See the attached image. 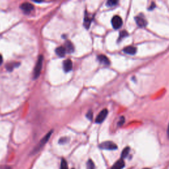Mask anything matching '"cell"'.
<instances>
[{"label":"cell","instance_id":"24","mask_svg":"<svg viewBox=\"0 0 169 169\" xmlns=\"http://www.w3.org/2000/svg\"><path fill=\"white\" fill-rule=\"evenodd\" d=\"M167 136H168V137L169 138V124H168V129H167Z\"/></svg>","mask_w":169,"mask_h":169},{"label":"cell","instance_id":"9","mask_svg":"<svg viewBox=\"0 0 169 169\" xmlns=\"http://www.w3.org/2000/svg\"><path fill=\"white\" fill-rule=\"evenodd\" d=\"M123 50L125 53H126V54H128L133 55L136 53L137 48L136 47L132 46H128L125 47Z\"/></svg>","mask_w":169,"mask_h":169},{"label":"cell","instance_id":"12","mask_svg":"<svg viewBox=\"0 0 169 169\" xmlns=\"http://www.w3.org/2000/svg\"><path fill=\"white\" fill-rule=\"evenodd\" d=\"M64 48H65V49L66 50V52L72 53V52H73L74 51V46L69 40H67V41L65 42Z\"/></svg>","mask_w":169,"mask_h":169},{"label":"cell","instance_id":"22","mask_svg":"<svg viewBox=\"0 0 169 169\" xmlns=\"http://www.w3.org/2000/svg\"><path fill=\"white\" fill-rule=\"evenodd\" d=\"M154 7H155V3H154V2H152L151 5V6L149 7V9H150V10H151V9H153L154 8Z\"/></svg>","mask_w":169,"mask_h":169},{"label":"cell","instance_id":"25","mask_svg":"<svg viewBox=\"0 0 169 169\" xmlns=\"http://www.w3.org/2000/svg\"><path fill=\"white\" fill-rule=\"evenodd\" d=\"M3 169H11L10 167H6V168H4Z\"/></svg>","mask_w":169,"mask_h":169},{"label":"cell","instance_id":"21","mask_svg":"<svg viewBox=\"0 0 169 169\" xmlns=\"http://www.w3.org/2000/svg\"><path fill=\"white\" fill-rule=\"evenodd\" d=\"M124 123V118L123 116H122L121 118H120V120H119V122H118V125H123V124Z\"/></svg>","mask_w":169,"mask_h":169},{"label":"cell","instance_id":"16","mask_svg":"<svg viewBox=\"0 0 169 169\" xmlns=\"http://www.w3.org/2000/svg\"><path fill=\"white\" fill-rule=\"evenodd\" d=\"M60 169H68V165L67 163L64 158H62L60 164Z\"/></svg>","mask_w":169,"mask_h":169},{"label":"cell","instance_id":"6","mask_svg":"<svg viewBox=\"0 0 169 169\" xmlns=\"http://www.w3.org/2000/svg\"><path fill=\"white\" fill-rule=\"evenodd\" d=\"M20 7L22 9V11L26 14L30 13L31 11H32V10L34 9V6H32V5L30 3H28V2L22 3Z\"/></svg>","mask_w":169,"mask_h":169},{"label":"cell","instance_id":"14","mask_svg":"<svg viewBox=\"0 0 169 169\" xmlns=\"http://www.w3.org/2000/svg\"><path fill=\"white\" fill-rule=\"evenodd\" d=\"M91 23V19L89 18L88 15H85V20H84V26L86 28H89Z\"/></svg>","mask_w":169,"mask_h":169},{"label":"cell","instance_id":"10","mask_svg":"<svg viewBox=\"0 0 169 169\" xmlns=\"http://www.w3.org/2000/svg\"><path fill=\"white\" fill-rule=\"evenodd\" d=\"M125 163L123 159L121 158L114 164V165L112 167L111 169H123Z\"/></svg>","mask_w":169,"mask_h":169},{"label":"cell","instance_id":"27","mask_svg":"<svg viewBox=\"0 0 169 169\" xmlns=\"http://www.w3.org/2000/svg\"><path fill=\"white\" fill-rule=\"evenodd\" d=\"M73 169H74V168H73Z\"/></svg>","mask_w":169,"mask_h":169},{"label":"cell","instance_id":"26","mask_svg":"<svg viewBox=\"0 0 169 169\" xmlns=\"http://www.w3.org/2000/svg\"><path fill=\"white\" fill-rule=\"evenodd\" d=\"M143 169H149V168H143Z\"/></svg>","mask_w":169,"mask_h":169},{"label":"cell","instance_id":"3","mask_svg":"<svg viewBox=\"0 0 169 169\" xmlns=\"http://www.w3.org/2000/svg\"><path fill=\"white\" fill-rule=\"evenodd\" d=\"M111 23H112L113 28H115V29H118V28L122 27L123 24L122 18L118 15H114L112 19Z\"/></svg>","mask_w":169,"mask_h":169},{"label":"cell","instance_id":"8","mask_svg":"<svg viewBox=\"0 0 169 169\" xmlns=\"http://www.w3.org/2000/svg\"><path fill=\"white\" fill-rule=\"evenodd\" d=\"M73 67V64L70 60H66L63 62V68L65 72H69L72 70Z\"/></svg>","mask_w":169,"mask_h":169},{"label":"cell","instance_id":"2","mask_svg":"<svg viewBox=\"0 0 169 169\" xmlns=\"http://www.w3.org/2000/svg\"><path fill=\"white\" fill-rule=\"evenodd\" d=\"M99 147L100 149H106V150H115L118 148L116 145L112 142H103L100 145Z\"/></svg>","mask_w":169,"mask_h":169},{"label":"cell","instance_id":"23","mask_svg":"<svg viewBox=\"0 0 169 169\" xmlns=\"http://www.w3.org/2000/svg\"><path fill=\"white\" fill-rule=\"evenodd\" d=\"M3 63V57H2V56L0 54V65H1Z\"/></svg>","mask_w":169,"mask_h":169},{"label":"cell","instance_id":"19","mask_svg":"<svg viewBox=\"0 0 169 169\" xmlns=\"http://www.w3.org/2000/svg\"><path fill=\"white\" fill-rule=\"evenodd\" d=\"M128 35V33L125 31H123L120 34V36H119V40H121L122 38H125V36H127Z\"/></svg>","mask_w":169,"mask_h":169},{"label":"cell","instance_id":"13","mask_svg":"<svg viewBox=\"0 0 169 169\" xmlns=\"http://www.w3.org/2000/svg\"><path fill=\"white\" fill-rule=\"evenodd\" d=\"M66 50L64 47L59 46L56 49V54L60 57H64L65 55Z\"/></svg>","mask_w":169,"mask_h":169},{"label":"cell","instance_id":"11","mask_svg":"<svg viewBox=\"0 0 169 169\" xmlns=\"http://www.w3.org/2000/svg\"><path fill=\"white\" fill-rule=\"evenodd\" d=\"M98 60L104 65H110V60H108V57L104 56V55H99L97 57Z\"/></svg>","mask_w":169,"mask_h":169},{"label":"cell","instance_id":"5","mask_svg":"<svg viewBox=\"0 0 169 169\" xmlns=\"http://www.w3.org/2000/svg\"><path fill=\"white\" fill-rule=\"evenodd\" d=\"M107 115H108V110L107 109H103L98 114L97 117H96V118L95 120L96 123H98V124L102 123L104 121V120H105V118H107Z\"/></svg>","mask_w":169,"mask_h":169},{"label":"cell","instance_id":"17","mask_svg":"<svg viewBox=\"0 0 169 169\" xmlns=\"http://www.w3.org/2000/svg\"><path fill=\"white\" fill-rule=\"evenodd\" d=\"M87 169H95V165L93 161L89 160L87 163Z\"/></svg>","mask_w":169,"mask_h":169},{"label":"cell","instance_id":"1","mask_svg":"<svg viewBox=\"0 0 169 169\" xmlns=\"http://www.w3.org/2000/svg\"><path fill=\"white\" fill-rule=\"evenodd\" d=\"M42 63H43V56H40L38 57V61L34 70V79H37L40 76L42 68Z\"/></svg>","mask_w":169,"mask_h":169},{"label":"cell","instance_id":"15","mask_svg":"<svg viewBox=\"0 0 169 169\" xmlns=\"http://www.w3.org/2000/svg\"><path fill=\"white\" fill-rule=\"evenodd\" d=\"M129 151H130V149L129 147H125L124 150L122 151V153L121 154V157H122V158H126L128 154L129 153Z\"/></svg>","mask_w":169,"mask_h":169},{"label":"cell","instance_id":"18","mask_svg":"<svg viewBox=\"0 0 169 169\" xmlns=\"http://www.w3.org/2000/svg\"><path fill=\"white\" fill-rule=\"evenodd\" d=\"M118 3V1H116V0H109L107 2V5L109 7H112L116 6Z\"/></svg>","mask_w":169,"mask_h":169},{"label":"cell","instance_id":"20","mask_svg":"<svg viewBox=\"0 0 169 169\" xmlns=\"http://www.w3.org/2000/svg\"><path fill=\"white\" fill-rule=\"evenodd\" d=\"M86 116H87V118H89V120H92L93 114L92 112H91V111H89V112L87 114Z\"/></svg>","mask_w":169,"mask_h":169},{"label":"cell","instance_id":"4","mask_svg":"<svg viewBox=\"0 0 169 169\" xmlns=\"http://www.w3.org/2000/svg\"><path fill=\"white\" fill-rule=\"evenodd\" d=\"M52 133V131L50 132L49 133L46 134V136H44V138H43V139L41 140V141L39 142V143L38 144V146L36 147V148L35 149V150H34V152L38 151L43 146H44V145L46 143V142L48 141V139H49V138L50 137Z\"/></svg>","mask_w":169,"mask_h":169},{"label":"cell","instance_id":"7","mask_svg":"<svg viewBox=\"0 0 169 169\" xmlns=\"http://www.w3.org/2000/svg\"><path fill=\"white\" fill-rule=\"evenodd\" d=\"M135 19H136L137 25L139 27H145L147 25V23L146 21V19H145L143 15H138Z\"/></svg>","mask_w":169,"mask_h":169}]
</instances>
